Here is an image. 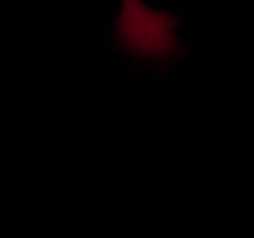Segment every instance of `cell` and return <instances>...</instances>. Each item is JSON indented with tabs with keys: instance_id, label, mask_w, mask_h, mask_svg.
I'll return each instance as SVG.
<instances>
[{
	"instance_id": "6da1fadb",
	"label": "cell",
	"mask_w": 254,
	"mask_h": 238,
	"mask_svg": "<svg viewBox=\"0 0 254 238\" xmlns=\"http://www.w3.org/2000/svg\"><path fill=\"white\" fill-rule=\"evenodd\" d=\"M176 25V17L151 10L141 0H121L115 38L136 57L163 59L180 46Z\"/></svg>"
}]
</instances>
